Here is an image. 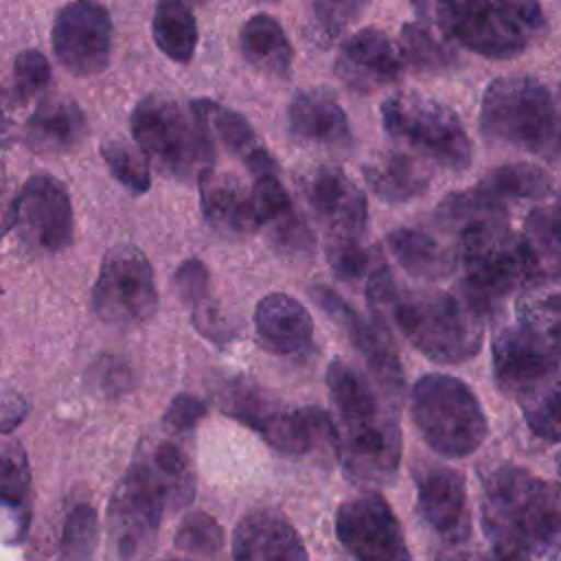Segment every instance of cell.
I'll return each mask as SVG.
<instances>
[{
    "label": "cell",
    "instance_id": "cell-35",
    "mask_svg": "<svg viewBox=\"0 0 561 561\" xmlns=\"http://www.w3.org/2000/svg\"><path fill=\"white\" fill-rule=\"evenodd\" d=\"M519 401L526 423L537 436L561 440V375H554Z\"/></svg>",
    "mask_w": 561,
    "mask_h": 561
},
{
    "label": "cell",
    "instance_id": "cell-15",
    "mask_svg": "<svg viewBox=\"0 0 561 561\" xmlns=\"http://www.w3.org/2000/svg\"><path fill=\"white\" fill-rule=\"evenodd\" d=\"M436 13L451 39L482 57L511 59L526 48V37L489 0H438Z\"/></svg>",
    "mask_w": 561,
    "mask_h": 561
},
{
    "label": "cell",
    "instance_id": "cell-47",
    "mask_svg": "<svg viewBox=\"0 0 561 561\" xmlns=\"http://www.w3.org/2000/svg\"><path fill=\"white\" fill-rule=\"evenodd\" d=\"M364 4L366 0H313V13L324 33L337 35L362 13Z\"/></svg>",
    "mask_w": 561,
    "mask_h": 561
},
{
    "label": "cell",
    "instance_id": "cell-32",
    "mask_svg": "<svg viewBox=\"0 0 561 561\" xmlns=\"http://www.w3.org/2000/svg\"><path fill=\"white\" fill-rule=\"evenodd\" d=\"M524 237L535 252L541 276L561 278V206H539L524 221Z\"/></svg>",
    "mask_w": 561,
    "mask_h": 561
},
{
    "label": "cell",
    "instance_id": "cell-54",
    "mask_svg": "<svg viewBox=\"0 0 561 561\" xmlns=\"http://www.w3.org/2000/svg\"><path fill=\"white\" fill-rule=\"evenodd\" d=\"M436 561H484V559H480L473 550L465 548L462 541H456V543H447V548L438 552Z\"/></svg>",
    "mask_w": 561,
    "mask_h": 561
},
{
    "label": "cell",
    "instance_id": "cell-18",
    "mask_svg": "<svg viewBox=\"0 0 561 561\" xmlns=\"http://www.w3.org/2000/svg\"><path fill=\"white\" fill-rule=\"evenodd\" d=\"M302 193L327 226L329 239H362L366 230V197L357 184L333 164H318L302 178Z\"/></svg>",
    "mask_w": 561,
    "mask_h": 561
},
{
    "label": "cell",
    "instance_id": "cell-13",
    "mask_svg": "<svg viewBox=\"0 0 561 561\" xmlns=\"http://www.w3.org/2000/svg\"><path fill=\"white\" fill-rule=\"evenodd\" d=\"M112 18L96 0H72L53 22V50L66 70L77 77L101 72L112 55Z\"/></svg>",
    "mask_w": 561,
    "mask_h": 561
},
{
    "label": "cell",
    "instance_id": "cell-39",
    "mask_svg": "<svg viewBox=\"0 0 561 561\" xmlns=\"http://www.w3.org/2000/svg\"><path fill=\"white\" fill-rule=\"evenodd\" d=\"M101 156L110 167L112 175L131 193L149 191V160L147 156L118 138H110L101 145Z\"/></svg>",
    "mask_w": 561,
    "mask_h": 561
},
{
    "label": "cell",
    "instance_id": "cell-46",
    "mask_svg": "<svg viewBox=\"0 0 561 561\" xmlns=\"http://www.w3.org/2000/svg\"><path fill=\"white\" fill-rule=\"evenodd\" d=\"M173 285H175L180 300L191 305V309H195L197 305H202L210 298L208 296V270L199 259L182 261L175 272Z\"/></svg>",
    "mask_w": 561,
    "mask_h": 561
},
{
    "label": "cell",
    "instance_id": "cell-24",
    "mask_svg": "<svg viewBox=\"0 0 561 561\" xmlns=\"http://www.w3.org/2000/svg\"><path fill=\"white\" fill-rule=\"evenodd\" d=\"M197 180L202 213L213 228L232 234H248L261 228L254 195L237 178L206 169Z\"/></svg>",
    "mask_w": 561,
    "mask_h": 561
},
{
    "label": "cell",
    "instance_id": "cell-45",
    "mask_svg": "<svg viewBox=\"0 0 561 561\" xmlns=\"http://www.w3.org/2000/svg\"><path fill=\"white\" fill-rule=\"evenodd\" d=\"M267 228H270V237L278 250L289 252V254H305L311 250V243H313L311 232L296 210L278 217Z\"/></svg>",
    "mask_w": 561,
    "mask_h": 561
},
{
    "label": "cell",
    "instance_id": "cell-1",
    "mask_svg": "<svg viewBox=\"0 0 561 561\" xmlns=\"http://www.w3.org/2000/svg\"><path fill=\"white\" fill-rule=\"evenodd\" d=\"M333 403V449L346 476L362 486H383L401 458L397 397L344 359L327 370Z\"/></svg>",
    "mask_w": 561,
    "mask_h": 561
},
{
    "label": "cell",
    "instance_id": "cell-22",
    "mask_svg": "<svg viewBox=\"0 0 561 561\" xmlns=\"http://www.w3.org/2000/svg\"><path fill=\"white\" fill-rule=\"evenodd\" d=\"M287 123L294 138L311 145L346 149L353 142L346 112L337 99L322 88L296 92L287 107Z\"/></svg>",
    "mask_w": 561,
    "mask_h": 561
},
{
    "label": "cell",
    "instance_id": "cell-19",
    "mask_svg": "<svg viewBox=\"0 0 561 561\" xmlns=\"http://www.w3.org/2000/svg\"><path fill=\"white\" fill-rule=\"evenodd\" d=\"M234 561H309L291 522L274 508H252L232 533Z\"/></svg>",
    "mask_w": 561,
    "mask_h": 561
},
{
    "label": "cell",
    "instance_id": "cell-43",
    "mask_svg": "<svg viewBox=\"0 0 561 561\" xmlns=\"http://www.w3.org/2000/svg\"><path fill=\"white\" fill-rule=\"evenodd\" d=\"M50 79V66L46 57L35 50L26 48L22 50L13 61V94L20 103H26L35 96H39Z\"/></svg>",
    "mask_w": 561,
    "mask_h": 561
},
{
    "label": "cell",
    "instance_id": "cell-9",
    "mask_svg": "<svg viewBox=\"0 0 561 561\" xmlns=\"http://www.w3.org/2000/svg\"><path fill=\"white\" fill-rule=\"evenodd\" d=\"M228 416L254 430L263 440L283 454H307L309 449L329 443L333 447L331 414L320 408L283 410L252 383H232L221 399Z\"/></svg>",
    "mask_w": 561,
    "mask_h": 561
},
{
    "label": "cell",
    "instance_id": "cell-34",
    "mask_svg": "<svg viewBox=\"0 0 561 561\" xmlns=\"http://www.w3.org/2000/svg\"><path fill=\"white\" fill-rule=\"evenodd\" d=\"M436 217L440 224L447 226H478V224H491V221H504L506 206L493 197H489L484 191L469 188L449 193L440 206L436 208Z\"/></svg>",
    "mask_w": 561,
    "mask_h": 561
},
{
    "label": "cell",
    "instance_id": "cell-56",
    "mask_svg": "<svg viewBox=\"0 0 561 561\" xmlns=\"http://www.w3.org/2000/svg\"><path fill=\"white\" fill-rule=\"evenodd\" d=\"M412 7H414V11L419 13V15H425L427 13V9H430V2L432 0H408Z\"/></svg>",
    "mask_w": 561,
    "mask_h": 561
},
{
    "label": "cell",
    "instance_id": "cell-23",
    "mask_svg": "<svg viewBox=\"0 0 561 561\" xmlns=\"http://www.w3.org/2000/svg\"><path fill=\"white\" fill-rule=\"evenodd\" d=\"M261 344L278 355H300L311 346L313 322L309 311L287 294H267L254 309Z\"/></svg>",
    "mask_w": 561,
    "mask_h": 561
},
{
    "label": "cell",
    "instance_id": "cell-57",
    "mask_svg": "<svg viewBox=\"0 0 561 561\" xmlns=\"http://www.w3.org/2000/svg\"><path fill=\"white\" fill-rule=\"evenodd\" d=\"M559 125H557V145H561V90H559V112H557Z\"/></svg>",
    "mask_w": 561,
    "mask_h": 561
},
{
    "label": "cell",
    "instance_id": "cell-28",
    "mask_svg": "<svg viewBox=\"0 0 561 561\" xmlns=\"http://www.w3.org/2000/svg\"><path fill=\"white\" fill-rule=\"evenodd\" d=\"M85 134V116L79 105L66 96H44L26 123V136L33 147L68 149Z\"/></svg>",
    "mask_w": 561,
    "mask_h": 561
},
{
    "label": "cell",
    "instance_id": "cell-51",
    "mask_svg": "<svg viewBox=\"0 0 561 561\" xmlns=\"http://www.w3.org/2000/svg\"><path fill=\"white\" fill-rule=\"evenodd\" d=\"M18 221V195H13L9 178L0 167V239L15 226Z\"/></svg>",
    "mask_w": 561,
    "mask_h": 561
},
{
    "label": "cell",
    "instance_id": "cell-29",
    "mask_svg": "<svg viewBox=\"0 0 561 561\" xmlns=\"http://www.w3.org/2000/svg\"><path fill=\"white\" fill-rule=\"evenodd\" d=\"M386 241L399 265L423 280H440L456 267V256L421 230L397 228L388 232Z\"/></svg>",
    "mask_w": 561,
    "mask_h": 561
},
{
    "label": "cell",
    "instance_id": "cell-31",
    "mask_svg": "<svg viewBox=\"0 0 561 561\" xmlns=\"http://www.w3.org/2000/svg\"><path fill=\"white\" fill-rule=\"evenodd\" d=\"M478 188L504 204L506 199H541L550 193L552 180L537 164L513 162L489 171L478 182Z\"/></svg>",
    "mask_w": 561,
    "mask_h": 561
},
{
    "label": "cell",
    "instance_id": "cell-5",
    "mask_svg": "<svg viewBox=\"0 0 561 561\" xmlns=\"http://www.w3.org/2000/svg\"><path fill=\"white\" fill-rule=\"evenodd\" d=\"M136 147L164 175L184 180L210 169L215 149L206 123L191 110H184L169 96L147 94L129 116Z\"/></svg>",
    "mask_w": 561,
    "mask_h": 561
},
{
    "label": "cell",
    "instance_id": "cell-4",
    "mask_svg": "<svg viewBox=\"0 0 561 561\" xmlns=\"http://www.w3.org/2000/svg\"><path fill=\"white\" fill-rule=\"evenodd\" d=\"M465 298L482 313L508 291L541 276L539 263L524 234L504 221L469 226L460 232Z\"/></svg>",
    "mask_w": 561,
    "mask_h": 561
},
{
    "label": "cell",
    "instance_id": "cell-3",
    "mask_svg": "<svg viewBox=\"0 0 561 561\" xmlns=\"http://www.w3.org/2000/svg\"><path fill=\"white\" fill-rule=\"evenodd\" d=\"M484 526L493 543L543 554L561 543V489L528 471L502 469L484 489Z\"/></svg>",
    "mask_w": 561,
    "mask_h": 561
},
{
    "label": "cell",
    "instance_id": "cell-27",
    "mask_svg": "<svg viewBox=\"0 0 561 561\" xmlns=\"http://www.w3.org/2000/svg\"><path fill=\"white\" fill-rule=\"evenodd\" d=\"M239 46L256 70L270 77H287L291 70V44L276 18L256 13L241 26Z\"/></svg>",
    "mask_w": 561,
    "mask_h": 561
},
{
    "label": "cell",
    "instance_id": "cell-44",
    "mask_svg": "<svg viewBox=\"0 0 561 561\" xmlns=\"http://www.w3.org/2000/svg\"><path fill=\"white\" fill-rule=\"evenodd\" d=\"M252 195H254V204H256V215H259L261 228L274 224L278 217H283V215L294 210L291 199H289V195H287V191L280 184L276 173L259 175L254 180Z\"/></svg>",
    "mask_w": 561,
    "mask_h": 561
},
{
    "label": "cell",
    "instance_id": "cell-12",
    "mask_svg": "<svg viewBox=\"0 0 561 561\" xmlns=\"http://www.w3.org/2000/svg\"><path fill=\"white\" fill-rule=\"evenodd\" d=\"M561 364V342L526 327H504L493 337V375L504 394L526 397L552 379Z\"/></svg>",
    "mask_w": 561,
    "mask_h": 561
},
{
    "label": "cell",
    "instance_id": "cell-52",
    "mask_svg": "<svg viewBox=\"0 0 561 561\" xmlns=\"http://www.w3.org/2000/svg\"><path fill=\"white\" fill-rule=\"evenodd\" d=\"M26 416V401L18 394H9L0 401V434L13 432Z\"/></svg>",
    "mask_w": 561,
    "mask_h": 561
},
{
    "label": "cell",
    "instance_id": "cell-53",
    "mask_svg": "<svg viewBox=\"0 0 561 561\" xmlns=\"http://www.w3.org/2000/svg\"><path fill=\"white\" fill-rule=\"evenodd\" d=\"M484 561H530V554L513 543H493V550Z\"/></svg>",
    "mask_w": 561,
    "mask_h": 561
},
{
    "label": "cell",
    "instance_id": "cell-2",
    "mask_svg": "<svg viewBox=\"0 0 561 561\" xmlns=\"http://www.w3.org/2000/svg\"><path fill=\"white\" fill-rule=\"evenodd\" d=\"M366 300L377 324H397L408 342L434 362L456 364L480 351L482 311L465 296L405 291L383 265L366 280Z\"/></svg>",
    "mask_w": 561,
    "mask_h": 561
},
{
    "label": "cell",
    "instance_id": "cell-49",
    "mask_svg": "<svg viewBox=\"0 0 561 561\" xmlns=\"http://www.w3.org/2000/svg\"><path fill=\"white\" fill-rule=\"evenodd\" d=\"M204 416H206V403L191 392H182L173 397L171 405L167 408L164 423L178 432H184L195 427Z\"/></svg>",
    "mask_w": 561,
    "mask_h": 561
},
{
    "label": "cell",
    "instance_id": "cell-30",
    "mask_svg": "<svg viewBox=\"0 0 561 561\" xmlns=\"http://www.w3.org/2000/svg\"><path fill=\"white\" fill-rule=\"evenodd\" d=\"M151 33L167 57L178 64L191 61L197 46V22L184 0H158Z\"/></svg>",
    "mask_w": 561,
    "mask_h": 561
},
{
    "label": "cell",
    "instance_id": "cell-33",
    "mask_svg": "<svg viewBox=\"0 0 561 561\" xmlns=\"http://www.w3.org/2000/svg\"><path fill=\"white\" fill-rule=\"evenodd\" d=\"M149 465L158 473L160 482L167 489L169 506L182 508L195 495V473L186 454L175 443H160L153 447Z\"/></svg>",
    "mask_w": 561,
    "mask_h": 561
},
{
    "label": "cell",
    "instance_id": "cell-55",
    "mask_svg": "<svg viewBox=\"0 0 561 561\" xmlns=\"http://www.w3.org/2000/svg\"><path fill=\"white\" fill-rule=\"evenodd\" d=\"M9 99L0 92V145H7L13 134V121L9 114Z\"/></svg>",
    "mask_w": 561,
    "mask_h": 561
},
{
    "label": "cell",
    "instance_id": "cell-14",
    "mask_svg": "<svg viewBox=\"0 0 561 561\" xmlns=\"http://www.w3.org/2000/svg\"><path fill=\"white\" fill-rule=\"evenodd\" d=\"M335 535L355 561H412L397 517L379 493H364L337 508Z\"/></svg>",
    "mask_w": 561,
    "mask_h": 561
},
{
    "label": "cell",
    "instance_id": "cell-6",
    "mask_svg": "<svg viewBox=\"0 0 561 561\" xmlns=\"http://www.w3.org/2000/svg\"><path fill=\"white\" fill-rule=\"evenodd\" d=\"M557 105L535 77H497L484 90L480 127L486 140L546 153L557 142Z\"/></svg>",
    "mask_w": 561,
    "mask_h": 561
},
{
    "label": "cell",
    "instance_id": "cell-42",
    "mask_svg": "<svg viewBox=\"0 0 561 561\" xmlns=\"http://www.w3.org/2000/svg\"><path fill=\"white\" fill-rule=\"evenodd\" d=\"M28 493V462L20 445L0 449V504L20 508Z\"/></svg>",
    "mask_w": 561,
    "mask_h": 561
},
{
    "label": "cell",
    "instance_id": "cell-38",
    "mask_svg": "<svg viewBox=\"0 0 561 561\" xmlns=\"http://www.w3.org/2000/svg\"><path fill=\"white\" fill-rule=\"evenodd\" d=\"M99 541V517L90 504H79L70 511L61 533L59 561H94Z\"/></svg>",
    "mask_w": 561,
    "mask_h": 561
},
{
    "label": "cell",
    "instance_id": "cell-50",
    "mask_svg": "<svg viewBox=\"0 0 561 561\" xmlns=\"http://www.w3.org/2000/svg\"><path fill=\"white\" fill-rule=\"evenodd\" d=\"M99 388H103L107 394H118L129 383V370L118 359H107L96 366Z\"/></svg>",
    "mask_w": 561,
    "mask_h": 561
},
{
    "label": "cell",
    "instance_id": "cell-48",
    "mask_svg": "<svg viewBox=\"0 0 561 561\" xmlns=\"http://www.w3.org/2000/svg\"><path fill=\"white\" fill-rule=\"evenodd\" d=\"M497 11L511 22L524 37L541 35L546 26V18L537 0H493Z\"/></svg>",
    "mask_w": 561,
    "mask_h": 561
},
{
    "label": "cell",
    "instance_id": "cell-36",
    "mask_svg": "<svg viewBox=\"0 0 561 561\" xmlns=\"http://www.w3.org/2000/svg\"><path fill=\"white\" fill-rule=\"evenodd\" d=\"M517 320L561 342V287L526 289L515 302Z\"/></svg>",
    "mask_w": 561,
    "mask_h": 561
},
{
    "label": "cell",
    "instance_id": "cell-11",
    "mask_svg": "<svg viewBox=\"0 0 561 561\" xmlns=\"http://www.w3.org/2000/svg\"><path fill=\"white\" fill-rule=\"evenodd\" d=\"M156 305V280L142 250L131 243L110 248L92 289L94 313L110 324H138L153 316Z\"/></svg>",
    "mask_w": 561,
    "mask_h": 561
},
{
    "label": "cell",
    "instance_id": "cell-10",
    "mask_svg": "<svg viewBox=\"0 0 561 561\" xmlns=\"http://www.w3.org/2000/svg\"><path fill=\"white\" fill-rule=\"evenodd\" d=\"M169 495L149 460L134 462L116 484L107 511V539L116 561H134L156 539Z\"/></svg>",
    "mask_w": 561,
    "mask_h": 561
},
{
    "label": "cell",
    "instance_id": "cell-20",
    "mask_svg": "<svg viewBox=\"0 0 561 561\" xmlns=\"http://www.w3.org/2000/svg\"><path fill=\"white\" fill-rule=\"evenodd\" d=\"M335 75L355 92H373L399 79L401 59L388 35L368 26L340 46Z\"/></svg>",
    "mask_w": 561,
    "mask_h": 561
},
{
    "label": "cell",
    "instance_id": "cell-41",
    "mask_svg": "<svg viewBox=\"0 0 561 561\" xmlns=\"http://www.w3.org/2000/svg\"><path fill=\"white\" fill-rule=\"evenodd\" d=\"M224 543L221 526L202 511H193L184 515L178 533L175 546L191 554H215Z\"/></svg>",
    "mask_w": 561,
    "mask_h": 561
},
{
    "label": "cell",
    "instance_id": "cell-8",
    "mask_svg": "<svg viewBox=\"0 0 561 561\" xmlns=\"http://www.w3.org/2000/svg\"><path fill=\"white\" fill-rule=\"evenodd\" d=\"M383 129L414 147L434 162L465 171L471 164L473 147L465 125L447 105L414 92L394 94L381 103Z\"/></svg>",
    "mask_w": 561,
    "mask_h": 561
},
{
    "label": "cell",
    "instance_id": "cell-17",
    "mask_svg": "<svg viewBox=\"0 0 561 561\" xmlns=\"http://www.w3.org/2000/svg\"><path fill=\"white\" fill-rule=\"evenodd\" d=\"M22 234L42 250L59 252L72 241L70 195L53 175H33L18 195V221Z\"/></svg>",
    "mask_w": 561,
    "mask_h": 561
},
{
    "label": "cell",
    "instance_id": "cell-58",
    "mask_svg": "<svg viewBox=\"0 0 561 561\" xmlns=\"http://www.w3.org/2000/svg\"><path fill=\"white\" fill-rule=\"evenodd\" d=\"M557 471H559V476H561V454H559V460H557Z\"/></svg>",
    "mask_w": 561,
    "mask_h": 561
},
{
    "label": "cell",
    "instance_id": "cell-26",
    "mask_svg": "<svg viewBox=\"0 0 561 561\" xmlns=\"http://www.w3.org/2000/svg\"><path fill=\"white\" fill-rule=\"evenodd\" d=\"M362 173L370 191L388 204L410 202L419 197L430 184L427 167L401 151H386L373 156L362 167Z\"/></svg>",
    "mask_w": 561,
    "mask_h": 561
},
{
    "label": "cell",
    "instance_id": "cell-25",
    "mask_svg": "<svg viewBox=\"0 0 561 561\" xmlns=\"http://www.w3.org/2000/svg\"><path fill=\"white\" fill-rule=\"evenodd\" d=\"M191 110L206 123L210 138H219L221 145L228 147L254 178L276 173L274 158L267 153L265 145L245 121V116L208 99L193 101Z\"/></svg>",
    "mask_w": 561,
    "mask_h": 561
},
{
    "label": "cell",
    "instance_id": "cell-40",
    "mask_svg": "<svg viewBox=\"0 0 561 561\" xmlns=\"http://www.w3.org/2000/svg\"><path fill=\"white\" fill-rule=\"evenodd\" d=\"M401 55L416 70H440L454 59L451 50L416 22L401 28Z\"/></svg>",
    "mask_w": 561,
    "mask_h": 561
},
{
    "label": "cell",
    "instance_id": "cell-7",
    "mask_svg": "<svg viewBox=\"0 0 561 561\" xmlns=\"http://www.w3.org/2000/svg\"><path fill=\"white\" fill-rule=\"evenodd\" d=\"M412 419L423 440L443 456L462 458L486 436V421L469 386L449 375H425L412 388Z\"/></svg>",
    "mask_w": 561,
    "mask_h": 561
},
{
    "label": "cell",
    "instance_id": "cell-16",
    "mask_svg": "<svg viewBox=\"0 0 561 561\" xmlns=\"http://www.w3.org/2000/svg\"><path fill=\"white\" fill-rule=\"evenodd\" d=\"M311 300L348 335L351 344L364 355L370 377L392 397L399 399L403 388V373L390 337L381 324L366 322L340 294L327 285H313L309 289Z\"/></svg>",
    "mask_w": 561,
    "mask_h": 561
},
{
    "label": "cell",
    "instance_id": "cell-37",
    "mask_svg": "<svg viewBox=\"0 0 561 561\" xmlns=\"http://www.w3.org/2000/svg\"><path fill=\"white\" fill-rule=\"evenodd\" d=\"M327 261L342 280H368L383 259L377 248L362 245V239H327Z\"/></svg>",
    "mask_w": 561,
    "mask_h": 561
},
{
    "label": "cell",
    "instance_id": "cell-21",
    "mask_svg": "<svg viewBox=\"0 0 561 561\" xmlns=\"http://www.w3.org/2000/svg\"><path fill=\"white\" fill-rule=\"evenodd\" d=\"M419 506L427 524L449 543L469 537L465 480L449 467H432L419 476Z\"/></svg>",
    "mask_w": 561,
    "mask_h": 561
}]
</instances>
